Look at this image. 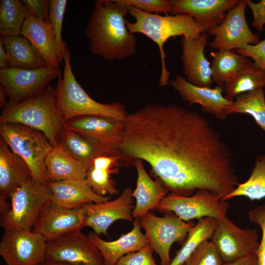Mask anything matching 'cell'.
<instances>
[{
	"mask_svg": "<svg viewBox=\"0 0 265 265\" xmlns=\"http://www.w3.org/2000/svg\"><path fill=\"white\" fill-rule=\"evenodd\" d=\"M124 123L121 163L146 161L171 193L205 189L224 200L239 184L231 150L199 113L177 104H148L128 113Z\"/></svg>",
	"mask_w": 265,
	"mask_h": 265,
	"instance_id": "6da1fadb",
	"label": "cell"
},
{
	"mask_svg": "<svg viewBox=\"0 0 265 265\" xmlns=\"http://www.w3.org/2000/svg\"><path fill=\"white\" fill-rule=\"evenodd\" d=\"M128 6L118 0H97L85 28L90 52L108 60H121L136 53V38L126 25Z\"/></svg>",
	"mask_w": 265,
	"mask_h": 265,
	"instance_id": "7a4b0ae2",
	"label": "cell"
},
{
	"mask_svg": "<svg viewBox=\"0 0 265 265\" xmlns=\"http://www.w3.org/2000/svg\"><path fill=\"white\" fill-rule=\"evenodd\" d=\"M129 14L134 19L128 20V29L133 34L145 35L158 46L161 64L159 85L165 86L170 74L166 67L164 46L171 37L181 36L186 39H196L205 31L204 27L192 17L186 14H166L164 16L146 13L133 6H128Z\"/></svg>",
	"mask_w": 265,
	"mask_h": 265,
	"instance_id": "3957f363",
	"label": "cell"
},
{
	"mask_svg": "<svg viewBox=\"0 0 265 265\" xmlns=\"http://www.w3.org/2000/svg\"><path fill=\"white\" fill-rule=\"evenodd\" d=\"M0 123L21 124L42 132L53 147L58 145L64 121L57 107L55 89L48 85L38 95L2 109Z\"/></svg>",
	"mask_w": 265,
	"mask_h": 265,
	"instance_id": "277c9868",
	"label": "cell"
},
{
	"mask_svg": "<svg viewBox=\"0 0 265 265\" xmlns=\"http://www.w3.org/2000/svg\"><path fill=\"white\" fill-rule=\"evenodd\" d=\"M63 75L57 78L55 89L57 107L64 122L87 115L109 117L124 122L128 113L120 103L102 104L93 99L77 80L72 71L69 50L64 54Z\"/></svg>",
	"mask_w": 265,
	"mask_h": 265,
	"instance_id": "5b68a950",
	"label": "cell"
},
{
	"mask_svg": "<svg viewBox=\"0 0 265 265\" xmlns=\"http://www.w3.org/2000/svg\"><path fill=\"white\" fill-rule=\"evenodd\" d=\"M48 182L33 178L19 187L10 197L9 209L1 214L0 224L4 229L32 230L41 214L52 202Z\"/></svg>",
	"mask_w": 265,
	"mask_h": 265,
	"instance_id": "8992f818",
	"label": "cell"
},
{
	"mask_svg": "<svg viewBox=\"0 0 265 265\" xmlns=\"http://www.w3.org/2000/svg\"><path fill=\"white\" fill-rule=\"evenodd\" d=\"M0 136L12 152L26 162L33 178L48 182L45 163L53 147L44 134L21 124L0 123Z\"/></svg>",
	"mask_w": 265,
	"mask_h": 265,
	"instance_id": "52a82bcc",
	"label": "cell"
},
{
	"mask_svg": "<svg viewBox=\"0 0 265 265\" xmlns=\"http://www.w3.org/2000/svg\"><path fill=\"white\" fill-rule=\"evenodd\" d=\"M230 204L215 193L205 189L197 190L190 196L171 193L157 206L158 211L174 213L185 221L211 217L217 220L227 216Z\"/></svg>",
	"mask_w": 265,
	"mask_h": 265,
	"instance_id": "ba28073f",
	"label": "cell"
},
{
	"mask_svg": "<svg viewBox=\"0 0 265 265\" xmlns=\"http://www.w3.org/2000/svg\"><path fill=\"white\" fill-rule=\"evenodd\" d=\"M148 243L159 256L161 265H170V248L174 242H184L195 223L185 221L174 213L158 216L151 211L138 218Z\"/></svg>",
	"mask_w": 265,
	"mask_h": 265,
	"instance_id": "9c48e42d",
	"label": "cell"
},
{
	"mask_svg": "<svg viewBox=\"0 0 265 265\" xmlns=\"http://www.w3.org/2000/svg\"><path fill=\"white\" fill-rule=\"evenodd\" d=\"M61 73L59 68L50 66L34 69L7 67L0 69V87L8 102L19 103L43 91Z\"/></svg>",
	"mask_w": 265,
	"mask_h": 265,
	"instance_id": "30bf717a",
	"label": "cell"
},
{
	"mask_svg": "<svg viewBox=\"0 0 265 265\" xmlns=\"http://www.w3.org/2000/svg\"><path fill=\"white\" fill-rule=\"evenodd\" d=\"M47 241L32 230L4 229L0 256L7 265H37L45 260Z\"/></svg>",
	"mask_w": 265,
	"mask_h": 265,
	"instance_id": "8fae6325",
	"label": "cell"
},
{
	"mask_svg": "<svg viewBox=\"0 0 265 265\" xmlns=\"http://www.w3.org/2000/svg\"><path fill=\"white\" fill-rule=\"evenodd\" d=\"M45 260L70 265H105L100 251L81 230L47 241Z\"/></svg>",
	"mask_w": 265,
	"mask_h": 265,
	"instance_id": "7c38bea8",
	"label": "cell"
},
{
	"mask_svg": "<svg viewBox=\"0 0 265 265\" xmlns=\"http://www.w3.org/2000/svg\"><path fill=\"white\" fill-rule=\"evenodd\" d=\"M246 0L238 3L226 13L223 21L207 32L214 36L208 46L217 50L242 49L249 45H256L260 41L259 36L252 32L246 20Z\"/></svg>",
	"mask_w": 265,
	"mask_h": 265,
	"instance_id": "4fadbf2b",
	"label": "cell"
},
{
	"mask_svg": "<svg viewBox=\"0 0 265 265\" xmlns=\"http://www.w3.org/2000/svg\"><path fill=\"white\" fill-rule=\"evenodd\" d=\"M211 239L224 263L256 254L260 243L257 229L241 228L227 216L217 220Z\"/></svg>",
	"mask_w": 265,
	"mask_h": 265,
	"instance_id": "5bb4252c",
	"label": "cell"
},
{
	"mask_svg": "<svg viewBox=\"0 0 265 265\" xmlns=\"http://www.w3.org/2000/svg\"><path fill=\"white\" fill-rule=\"evenodd\" d=\"M64 128L99 144L111 155L120 158L124 122L103 116L87 115L65 122Z\"/></svg>",
	"mask_w": 265,
	"mask_h": 265,
	"instance_id": "9a60e30c",
	"label": "cell"
},
{
	"mask_svg": "<svg viewBox=\"0 0 265 265\" xmlns=\"http://www.w3.org/2000/svg\"><path fill=\"white\" fill-rule=\"evenodd\" d=\"M132 192L133 190L128 187L113 200L83 205L85 227H89L99 236L104 234L108 236L107 230L115 221L124 220L132 222L134 207Z\"/></svg>",
	"mask_w": 265,
	"mask_h": 265,
	"instance_id": "2e32d148",
	"label": "cell"
},
{
	"mask_svg": "<svg viewBox=\"0 0 265 265\" xmlns=\"http://www.w3.org/2000/svg\"><path fill=\"white\" fill-rule=\"evenodd\" d=\"M84 227L85 217L82 207L65 208L51 202L44 210L32 231L40 235L47 242Z\"/></svg>",
	"mask_w": 265,
	"mask_h": 265,
	"instance_id": "e0dca14e",
	"label": "cell"
},
{
	"mask_svg": "<svg viewBox=\"0 0 265 265\" xmlns=\"http://www.w3.org/2000/svg\"><path fill=\"white\" fill-rule=\"evenodd\" d=\"M169 83L178 92L182 99L189 104H199L204 111L220 120L228 116L227 109L233 102L228 101L223 96V87L218 85L213 88L196 86L178 74L175 75L174 79L171 80Z\"/></svg>",
	"mask_w": 265,
	"mask_h": 265,
	"instance_id": "ac0fdd59",
	"label": "cell"
},
{
	"mask_svg": "<svg viewBox=\"0 0 265 265\" xmlns=\"http://www.w3.org/2000/svg\"><path fill=\"white\" fill-rule=\"evenodd\" d=\"M181 42V61L186 80L196 86L211 87L213 82L211 63L205 55L208 34L204 32L196 39L182 37Z\"/></svg>",
	"mask_w": 265,
	"mask_h": 265,
	"instance_id": "d6986e66",
	"label": "cell"
},
{
	"mask_svg": "<svg viewBox=\"0 0 265 265\" xmlns=\"http://www.w3.org/2000/svg\"><path fill=\"white\" fill-rule=\"evenodd\" d=\"M32 178L26 162L0 139V211L1 214L10 206L7 200L23 183Z\"/></svg>",
	"mask_w": 265,
	"mask_h": 265,
	"instance_id": "ffe728a7",
	"label": "cell"
},
{
	"mask_svg": "<svg viewBox=\"0 0 265 265\" xmlns=\"http://www.w3.org/2000/svg\"><path fill=\"white\" fill-rule=\"evenodd\" d=\"M172 15L186 14L192 17L206 32L219 25L227 12L239 0H171Z\"/></svg>",
	"mask_w": 265,
	"mask_h": 265,
	"instance_id": "44dd1931",
	"label": "cell"
},
{
	"mask_svg": "<svg viewBox=\"0 0 265 265\" xmlns=\"http://www.w3.org/2000/svg\"><path fill=\"white\" fill-rule=\"evenodd\" d=\"M27 38L45 60L48 66L59 68L63 60L49 24L36 17L26 8L20 34Z\"/></svg>",
	"mask_w": 265,
	"mask_h": 265,
	"instance_id": "7402d4cb",
	"label": "cell"
},
{
	"mask_svg": "<svg viewBox=\"0 0 265 265\" xmlns=\"http://www.w3.org/2000/svg\"><path fill=\"white\" fill-rule=\"evenodd\" d=\"M132 223V228L130 232L122 235L114 240H105L95 233L88 235L100 251L105 265H115L125 255L138 251L149 244L145 234L141 231L138 218H135Z\"/></svg>",
	"mask_w": 265,
	"mask_h": 265,
	"instance_id": "603a6c76",
	"label": "cell"
},
{
	"mask_svg": "<svg viewBox=\"0 0 265 265\" xmlns=\"http://www.w3.org/2000/svg\"><path fill=\"white\" fill-rule=\"evenodd\" d=\"M52 191V202L63 208H79L87 203H102L110 197L95 193L87 179H75L48 182Z\"/></svg>",
	"mask_w": 265,
	"mask_h": 265,
	"instance_id": "cb8c5ba5",
	"label": "cell"
},
{
	"mask_svg": "<svg viewBox=\"0 0 265 265\" xmlns=\"http://www.w3.org/2000/svg\"><path fill=\"white\" fill-rule=\"evenodd\" d=\"M134 165L137 177L132 192L135 200L132 216L134 218H139L151 210H156L169 191L159 180H154L151 178L144 167L143 160H136Z\"/></svg>",
	"mask_w": 265,
	"mask_h": 265,
	"instance_id": "d4e9b609",
	"label": "cell"
},
{
	"mask_svg": "<svg viewBox=\"0 0 265 265\" xmlns=\"http://www.w3.org/2000/svg\"><path fill=\"white\" fill-rule=\"evenodd\" d=\"M48 182L85 179L89 166L72 157L62 146L53 147L46 160Z\"/></svg>",
	"mask_w": 265,
	"mask_h": 265,
	"instance_id": "484cf974",
	"label": "cell"
},
{
	"mask_svg": "<svg viewBox=\"0 0 265 265\" xmlns=\"http://www.w3.org/2000/svg\"><path fill=\"white\" fill-rule=\"evenodd\" d=\"M8 56V67L27 69L48 66L31 43L21 34L1 36Z\"/></svg>",
	"mask_w": 265,
	"mask_h": 265,
	"instance_id": "4316f807",
	"label": "cell"
},
{
	"mask_svg": "<svg viewBox=\"0 0 265 265\" xmlns=\"http://www.w3.org/2000/svg\"><path fill=\"white\" fill-rule=\"evenodd\" d=\"M58 144L74 159L89 167L98 157L113 156L99 144L65 128L59 136Z\"/></svg>",
	"mask_w": 265,
	"mask_h": 265,
	"instance_id": "83f0119b",
	"label": "cell"
},
{
	"mask_svg": "<svg viewBox=\"0 0 265 265\" xmlns=\"http://www.w3.org/2000/svg\"><path fill=\"white\" fill-rule=\"evenodd\" d=\"M265 87V71L250 60L224 87L225 97L234 102L237 96Z\"/></svg>",
	"mask_w": 265,
	"mask_h": 265,
	"instance_id": "f1b7e54d",
	"label": "cell"
},
{
	"mask_svg": "<svg viewBox=\"0 0 265 265\" xmlns=\"http://www.w3.org/2000/svg\"><path fill=\"white\" fill-rule=\"evenodd\" d=\"M212 78L218 86L224 87L250 60L238 53L235 50H220L211 52Z\"/></svg>",
	"mask_w": 265,
	"mask_h": 265,
	"instance_id": "f546056e",
	"label": "cell"
},
{
	"mask_svg": "<svg viewBox=\"0 0 265 265\" xmlns=\"http://www.w3.org/2000/svg\"><path fill=\"white\" fill-rule=\"evenodd\" d=\"M217 224V220L211 217L198 220L189 231L182 247L172 260L170 265H184L201 243L212 238Z\"/></svg>",
	"mask_w": 265,
	"mask_h": 265,
	"instance_id": "4dcf8cb0",
	"label": "cell"
},
{
	"mask_svg": "<svg viewBox=\"0 0 265 265\" xmlns=\"http://www.w3.org/2000/svg\"><path fill=\"white\" fill-rule=\"evenodd\" d=\"M240 196L247 197L252 201L265 198V155L256 157L249 177L244 182L239 183L224 200Z\"/></svg>",
	"mask_w": 265,
	"mask_h": 265,
	"instance_id": "1f68e13d",
	"label": "cell"
},
{
	"mask_svg": "<svg viewBox=\"0 0 265 265\" xmlns=\"http://www.w3.org/2000/svg\"><path fill=\"white\" fill-rule=\"evenodd\" d=\"M227 115L243 113L251 115L265 132V95L264 89L238 95L227 108Z\"/></svg>",
	"mask_w": 265,
	"mask_h": 265,
	"instance_id": "d6a6232c",
	"label": "cell"
},
{
	"mask_svg": "<svg viewBox=\"0 0 265 265\" xmlns=\"http://www.w3.org/2000/svg\"><path fill=\"white\" fill-rule=\"evenodd\" d=\"M26 7L22 1L1 0L0 1V33L2 36L20 34L25 21Z\"/></svg>",
	"mask_w": 265,
	"mask_h": 265,
	"instance_id": "836d02e7",
	"label": "cell"
},
{
	"mask_svg": "<svg viewBox=\"0 0 265 265\" xmlns=\"http://www.w3.org/2000/svg\"><path fill=\"white\" fill-rule=\"evenodd\" d=\"M118 168L107 169L95 167L91 165L89 167L86 179L93 190L101 196L106 194L114 195L118 193L114 181L111 175L117 174Z\"/></svg>",
	"mask_w": 265,
	"mask_h": 265,
	"instance_id": "e575fe53",
	"label": "cell"
},
{
	"mask_svg": "<svg viewBox=\"0 0 265 265\" xmlns=\"http://www.w3.org/2000/svg\"><path fill=\"white\" fill-rule=\"evenodd\" d=\"M67 2L66 0H49L48 23L52 29L63 58L64 54L68 49L62 39V24Z\"/></svg>",
	"mask_w": 265,
	"mask_h": 265,
	"instance_id": "d590c367",
	"label": "cell"
},
{
	"mask_svg": "<svg viewBox=\"0 0 265 265\" xmlns=\"http://www.w3.org/2000/svg\"><path fill=\"white\" fill-rule=\"evenodd\" d=\"M216 248L209 240L203 241L188 258L184 265H224Z\"/></svg>",
	"mask_w": 265,
	"mask_h": 265,
	"instance_id": "8d00e7d4",
	"label": "cell"
},
{
	"mask_svg": "<svg viewBox=\"0 0 265 265\" xmlns=\"http://www.w3.org/2000/svg\"><path fill=\"white\" fill-rule=\"evenodd\" d=\"M129 6H133L142 11L152 14H172L171 0H118Z\"/></svg>",
	"mask_w": 265,
	"mask_h": 265,
	"instance_id": "74e56055",
	"label": "cell"
},
{
	"mask_svg": "<svg viewBox=\"0 0 265 265\" xmlns=\"http://www.w3.org/2000/svg\"><path fill=\"white\" fill-rule=\"evenodd\" d=\"M249 221L258 225L262 230V238L256 252L258 265H265V204L257 206L248 212Z\"/></svg>",
	"mask_w": 265,
	"mask_h": 265,
	"instance_id": "f35d334b",
	"label": "cell"
},
{
	"mask_svg": "<svg viewBox=\"0 0 265 265\" xmlns=\"http://www.w3.org/2000/svg\"><path fill=\"white\" fill-rule=\"evenodd\" d=\"M153 252L148 244L138 251L125 255L115 265H158L153 257Z\"/></svg>",
	"mask_w": 265,
	"mask_h": 265,
	"instance_id": "ab89813d",
	"label": "cell"
},
{
	"mask_svg": "<svg viewBox=\"0 0 265 265\" xmlns=\"http://www.w3.org/2000/svg\"><path fill=\"white\" fill-rule=\"evenodd\" d=\"M238 54L250 57L265 71V39L256 45H249L242 49L236 50Z\"/></svg>",
	"mask_w": 265,
	"mask_h": 265,
	"instance_id": "60d3db41",
	"label": "cell"
},
{
	"mask_svg": "<svg viewBox=\"0 0 265 265\" xmlns=\"http://www.w3.org/2000/svg\"><path fill=\"white\" fill-rule=\"evenodd\" d=\"M246 2L253 14L252 26L258 31H262L265 25V0L258 2L246 0Z\"/></svg>",
	"mask_w": 265,
	"mask_h": 265,
	"instance_id": "b9f144b4",
	"label": "cell"
},
{
	"mask_svg": "<svg viewBox=\"0 0 265 265\" xmlns=\"http://www.w3.org/2000/svg\"><path fill=\"white\" fill-rule=\"evenodd\" d=\"M27 9L40 20L48 23L49 0H23Z\"/></svg>",
	"mask_w": 265,
	"mask_h": 265,
	"instance_id": "7bdbcfd3",
	"label": "cell"
},
{
	"mask_svg": "<svg viewBox=\"0 0 265 265\" xmlns=\"http://www.w3.org/2000/svg\"><path fill=\"white\" fill-rule=\"evenodd\" d=\"M224 265H258V263L256 254H253L228 263H224Z\"/></svg>",
	"mask_w": 265,
	"mask_h": 265,
	"instance_id": "ee69618b",
	"label": "cell"
},
{
	"mask_svg": "<svg viewBox=\"0 0 265 265\" xmlns=\"http://www.w3.org/2000/svg\"><path fill=\"white\" fill-rule=\"evenodd\" d=\"M8 67V56L2 38H0V69Z\"/></svg>",
	"mask_w": 265,
	"mask_h": 265,
	"instance_id": "f6af8a7d",
	"label": "cell"
},
{
	"mask_svg": "<svg viewBox=\"0 0 265 265\" xmlns=\"http://www.w3.org/2000/svg\"><path fill=\"white\" fill-rule=\"evenodd\" d=\"M6 95L3 90V89L0 87V107L1 108H3L7 104V102L6 101Z\"/></svg>",
	"mask_w": 265,
	"mask_h": 265,
	"instance_id": "bcb514c9",
	"label": "cell"
},
{
	"mask_svg": "<svg viewBox=\"0 0 265 265\" xmlns=\"http://www.w3.org/2000/svg\"><path fill=\"white\" fill-rule=\"evenodd\" d=\"M37 265H70L64 263L52 260H45Z\"/></svg>",
	"mask_w": 265,
	"mask_h": 265,
	"instance_id": "7dc6e473",
	"label": "cell"
},
{
	"mask_svg": "<svg viewBox=\"0 0 265 265\" xmlns=\"http://www.w3.org/2000/svg\"></svg>",
	"mask_w": 265,
	"mask_h": 265,
	"instance_id": "c3c4849f",
	"label": "cell"
}]
</instances>
